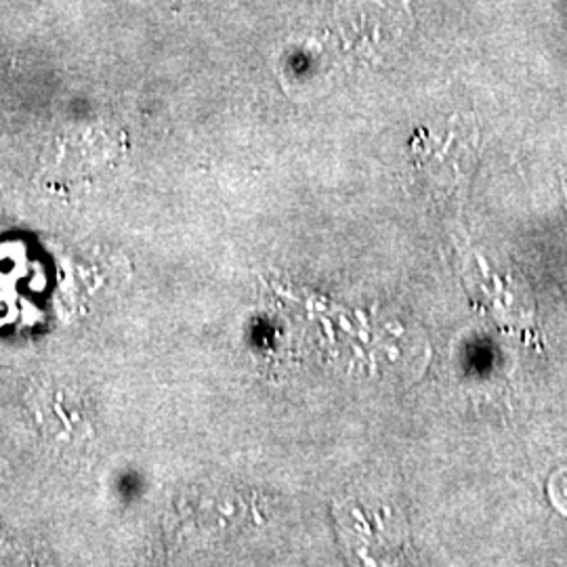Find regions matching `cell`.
Segmentation results:
<instances>
[{"mask_svg":"<svg viewBox=\"0 0 567 567\" xmlns=\"http://www.w3.org/2000/svg\"><path fill=\"white\" fill-rule=\"evenodd\" d=\"M32 414L44 440L60 450H81L93 440V426L76 391L41 389L32 400Z\"/></svg>","mask_w":567,"mask_h":567,"instance_id":"6da1fadb","label":"cell"}]
</instances>
